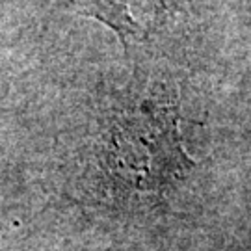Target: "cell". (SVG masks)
Wrapping results in <instances>:
<instances>
[{
  "instance_id": "2",
  "label": "cell",
  "mask_w": 251,
  "mask_h": 251,
  "mask_svg": "<svg viewBox=\"0 0 251 251\" xmlns=\"http://www.w3.org/2000/svg\"><path fill=\"white\" fill-rule=\"evenodd\" d=\"M160 8V0H88V13L116 30L125 45L151 32Z\"/></svg>"
},
{
  "instance_id": "1",
  "label": "cell",
  "mask_w": 251,
  "mask_h": 251,
  "mask_svg": "<svg viewBox=\"0 0 251 251\" xmlns=\"http://www.w3.org/2000/svg\"><path fill=\"white\" fill-rule=\"evenodd\" d=\"M102 168L114 188L162 199L194 168L180 140L179 102L168 90L117 110L104 134Z\"/></svg>"
}]
</instances>
